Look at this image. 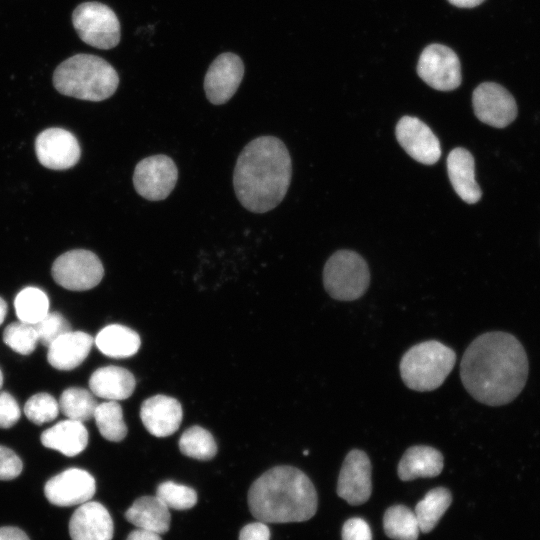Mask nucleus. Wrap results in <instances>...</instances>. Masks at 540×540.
Segmentation results:
<instances>
[{
	"label": "nucleus",
	"instance_id": "nucleus-43",
	"mask_svg": "<svg viewBox=\"0 0 540 540\" xmlns=\"http://www.w3.org/2000/svg\"><path fill=\"white\" fill-rule=\"evenodd\" d=\"M7 314V304L6 302L0 297V325L3 323L5 317Z\"/></svg>",
	"mask_w": 540,
	"mask_h": 540
},
{
	"label": "nucleus",
	"instance_id": "nucleus-20",
	"mask_svg": "<svg viewBox=\"0 0 540 540\" xmlns=\"http://www.w3.org/2000/svg\"><path fill=\"white\" fill-rule=\"evenodd\" d=\"M93 342L91 335L70 330L48 347L47 360L56 369L72 370L86 359Z\"/></svg>",
	"mask_w": 540,
	"mask_h": 540
},
{
	"label": "nucleus",
	"instance_id": "nucleus-23",
	"mask_svg": "<svg viewBox=\"0 0 540 540\" xmlns=\"http://www.w3.org/2000/svg\"><path fill=\"white\" fill-rule=\"evenodd\" d=\"M88 437V431L83 422L67 419L45 430L41 435V442L47 448L72 457L86 448Z\"/></svg>",
	"mask_w": 540,
	"mask_h": 540
},
{
	"label": "nucleus",
	"instance_id": "nucleus-11",
	"mask_svg": "<svg viewBox=\"0 0 540 540\" xmlns=\"http://www.w3.org/2000/svg\"><path fill=\"white\" fill-rule=\"evenodd\" d=\"M472 103L476 117L492 127L504 128L517 116L514 97L503 86L494 82L478 85L473 92Z\"/></svg>",
	"mask_w": 540,
	"mask_h": 540
},
{
	"label": "nucleus",
	"instance_id": "nucleus-18",
	"mask_svg": "<svg viewBox=\"0 0 540 540\" xmlns=\"http://www.w3.org/2000/svg\"><path fill=\"white\" fill-rule=\"evenodd\" d=\"M182 415L181 404L166 395H155L146 399L140 409L144 427L156 437L173 434L181 424Z\"/></svg>",
	"mask_w": 540,
	"mask_h": 540
},
{
	"label": "nucleus",
	"instance_id": "nucleus-37",
	"mask_svg": "<svg viewBox=\"0 0 540 540\" xmlns=\"http://www.w3.org/2000/svg\"><path fill=\"white\" fill-rule=\"evenodd\" d=\"M21 411L15 398L7 393H0V428H10L19 420Z\"/></svg>",
	"mask_w": 540,
	"mask_h": 540
},
{
	"label": "nucleus",
	"instance_id": "nucleus-36",
	"mask_svg": "<svg viewBox=\"0 0 540 540\" xmlns=\"http://www.w3.org/2000/svg\"><path fill=\"white\" fill-rule=\"evenodd\" d=\"M22 469L23 464L18 455L10 448L0 445V480L15 479Z\"/></svg>",
	"mask_w": 540,
	"mask_h": 540
},
{
	"label": "nucleus",
	"instance_id": "nucleus-12",
	"mask_svg": "<svg viewBox=\"0 0 540 540\" xmlns=\"http://www.w3.org/2000/svg\"><path fill=\"white\" fill-rule=\"evenodd\" d=\"M244 76V64L235 53L218 55L210 64L205 78L204 91L214 105L225 104L236 93Z\"/></svg>",
	"mask_w": 540,
	"mask_h": 540
},
{
	"label": "nucleus",
	"instance_id": "nucleus-39",
	"mask_svg": "<svg viewBox=\"0 0 540 540\" xmlns=\"http://www.w3.org/2000/svg\"><path fill=\"white\" fill-rule=\"evenodd\" d=\"M270 530L261 521L245 525L239 532V540H269Z\"/></svg>",
	"mask_w": 540,
	"mask_h": 540
},
{
	"label": "nucleus",
	"instance_id": "nucleus-41",
	"mask_svg": "<svg viewBox=\"0 0 540 540\" xmlns=\"http://www.w3.org/2000/svg\"><path fill=\"white\" fill-rule=\"evenodd\" d=\"M126 540H162L160 534L137 528L129 533Z\"/></svg>",
	"mask_w": 540,
	"mask_h": 540
},
{
	"label": "nucleus",
	"instance_id": "nucleus-30",
	"mask_svg": "<svg viewBox=\"0 0 540 540\" xmlns=\"http://www.w3.org/2000/svg\"><path fill=\"white\" fill-rule=\"evenodd\" d=\"M94 419L100 434L107 440L119 442L127 434V427L123 419L122 408L117 401H106L98 404Z\"/></svg>",
	"mask_w": 540,
	"mask_h": 540
},
{
	"label": "nucleus",
	"instance_id": "nucleus-38",
	"mask_svg": "<svg viewBox=\"0 0 540 540\" xmlns=\"http://www.w3.org/2000/svg\"><path fill=\"white\" fill-rule=\"evenodd\" d=\"M342 540H372L367 522L361 518H350L342 527Z\"/></svg>",
	"mask_w": 540,
	"mask_h": 540
},
{
	"label": "nucleus",
	"instance_id": "nucleus-10",
	"mask_svg": "<svg viewBox=\"0 0 540 540\" xmlns=\"http://www.w3.org/2000/svg\"><path fill=\"white\" fill-rule=\"evenodd\" d=\"M419 77L439 91H451L461 84V65L456 53L442 44H431L422 51L417 65Z\"/></svg>",
	"mask_w": 540,
	"mask_h": 540
},
{
	"label": "nucleus",
	"instance_id": "nucleus-15",
	"mask_svg": "<svg viewBox=\"0 0 540 540\" xmlns=\"http://www.w3.org/2000/svg\"><path fill=\"white\" fill-rule=\"evenodd\" d=\"M38 161L46 168L65 170L77 164L81 149L77 138L63 128H48L35 141Z\"/></svg>",
	"mask_w": 540,
	"mask_h": 540
},
{
	"label": "nucleus",
	"instance_id": "nucleus-19",
	"mask_svg": "<svg viewBox=\"0 0 540 540\" xmlns=\"http://www.w3.org/2000/svg\"><path fill=\"white\" fill-rule=\"evenodd\" d=\"M446 163L449 180L458 196L468 204L478 202L482 192L475 180L472 154L464 148H454L449 153Z\"/></svg>",
	"mask_w": 540,
	"mask_h": 540
},
{
	"label": "nucleus",
	"instance_id": "nucleus-14",
	"mask_svg": "<svg viewBox=\"0 0 540 540\" xmlns=\"http://www.w3.org/2000/svg\"><path fill=\"white\" fill-rule=\"evenodd\" d=\"M96 491L94 477L80 468H69L50 478L44 493L53 505L70 507L90 501Z\"/></svg>",
	"mask_w": 540,
	"mask_h": 540
},
{
	"label": "nucleus",
	"instance_id": "nucleus-8",
	"mask_svg": "<svg viewBox=\"0 0 540 540\" xmlns=\"http://www.w3.org/2000/svg\"><path fill=\"white\" fill-rule=\"evenodd\" d=\"M54 281L72 291L90 290L103 278L104 268L96 254L85 249H75L60 255L53 263Z\"/></svg>",
	"mask_w": 540,
	"mask_h": 540
},
{
	"label": "nucleus",
	"instance_id": "nucleus-29",
	"mask_svg": "<svg viewBox=\"0 0 540 540\" xmlns=\"http://www.w3.org/2000/svg\"><path fill=\"white\" fill-rule=\"evenodd\" d=\"M58 403L59 409L68 419L80 422L91 419L98 405L88 390L79 387L64 390Z\"/></svg>",
	"mask_w": 540,
	"mask_h": 540
},
{
	"label": "nucleus",
	"instance_id": "nucleus-40",
	"mask_svg": "<svg viewBox=\"0 0 540 540\" xmlns=\"http://www.w3.org/2000/svg\"><path fill=\"white\" fill-rule=\"evenodd\" d=\"M0 540H30L26 533L13 526L0 527Z\"/></svg>",
	"mask_w": 540,
	"mask_h": 540
},
{
	"label": "nucleus",
	"instance_id": "nucleus-32",
	"mask_svg": "<svg viewBox=\"0 0 540 540\" xmlns=\"http://www.w3.org/2000/svg\"><path fill=\"white\" fill-rule=\"evenodd\" d=\"M3 340L12 350L22 355L31 354L39 342L34 325L21 321L5 328Z\"/></svg>",
	"mask_w": 540,
	"mask_h": 540
},
{
	"label": "nucleus",
	"instance_id": "nucleus-28",
	"mask_svg": "<svg viewBox=\"0 0 540 540\" xmlns=\"http://www.w3.org/2000/svg\"><path fill=\"white\" fill-rule=\"evenodd\" d=\"M16 315L21 322L35 325L49 313V299L37 287H26L14 300Z\"/></svg>",
	"mask_w": 540,
	"mask_h": 540
},
{
	"label": "nucleus",
	"instance_id": "nucleus-25",
	"mask_svg": "<svg viewBox=\"0 0 540 540\" xmlns=\"http://www.w3.org/2000/svg\"><path fill=\"white\" fill-rule=\"evenodd\" d=\"M97 348L106 356L127 358L133 356L140 347V337L132 329L111 324L104 327L96 336Z\"/></svg>",
	"mask_w": 540,
	"mask_h": 540
},
{
	"label": "nucleus",
	"instance_id": "nucleus-35",
	"mask_svg": "<svg viewBox=\"0 0 540 540\" xmlns=\"http://www.w3.org/2000/svg\"><path fill=\"white\" fill-rule=\"evenodd\" d=\"M34 327L39 342L46 347H49L55 340L71 330L68 321L57 312H49Z\"/></svg>",
	"mask_w": 540,
	"mask_h": 540
},
{
	"label": "nucleus",
	"instance_id": "nucleus-31",
	"mask_svg": "<svg viewBox=\"0 0 540 540\" xmlns=\"http://www.w3.org/2000/svg\"><path fill=\"white\" fill-rule=\"evenodd\" d=\"M182 454L197 460H210L217 453V445L212 434L200 426H192L179 439Z\"/></svg>",
	"mask_w": 540,
	"mask_h": 540
},
{
	"label": "nucleus",
	"instance_id": "nucleus-1",
	"mask_svg": "<svg viewBox=\"0 0 540 540\" xmlns=\"http://www.w3.org/2000/svg\"><path fill=\"white\" fill-rule=\"evenodd\" d=\"M529 373L526 351L512 334L491 331L477 336L465 350L460 377L468 393L489 406L506 405L523 390Z\"/></svg>",
	"mask_w": 540,
	"mask_h": 540
},
{
	"label": "nucleus",
	"instance_id": "nucleus-21",
	"mask_svg": "<svg viewBox=\"0 0 540 540\" xmlns=\"http://www.w3.org/2000/svg\"><path fill=\"white\" fill-rule=\"evenodd\" d=\"M135 385L133 374L118 366L101 367L95 370L89 379L92 393L110 401L124 400L130 397Z\"/></svg>",
	"mask_w": 540,
	"mask_h": 540
},
{
	"label": "nucleus",
	"instance_id": "nucleus-6",
	"mask_svg": "<svg viewBox=\"0 0 540 540\" xmlns=\"http://www.w3.org/2000/svg\"><path fill=\"white\" fill-rule=\"evenodd\" d=\"M370 281L366 261L351 250L336 251L326 262L323 283L327 293L340 301L360 298Z\"/></svg>",
	"mask_w": 540,
	"mask_h": 540
},
{
	"label": "nucleus",
	"instance_id": "nucleus-42",
	"mask_svg": "<svg viewBox=\"0 0 540 540\" xmlns=\"http://www.w3.org/2000/svg\"><path fill=\"white\" fill-rule=\"evenodd\" d=\"M484 0H448L449 3L460 8H472L480 5Z\"/></svg>",
	"mask_w": 540,
	"mask_h": 540
},
{
	"label": "nucleus",
	"instance_id": "nucleus-5",
	"mask_svg": "<svg viewBox=\"0 0 540 540\" xmlns=\"http://www.w3.org/2000/svg\"><path fill=\"white\" fill-rule=\"evenodd\" d=\"M455 362L453 349L439 341L429 340L409 348L402 356L399 368L408 388L424 392L440 387Z\"/></svg>",
	"mask_w": 540,
	"mask_h": 540
},
{
	"label": "nucleus",
	"instance_id": "nucleus-22",
	"mask_svg": "<svg viewBox=\"0 0 540 540\" xmlns=\"http://www.w3.org/2000/svg\"><path fill=\"white\" fill-rule=\"evenodd\" d=\"M443 455L426 445L409 447L399 461L397 473L401 480L411 481L420 477H435L443 469Z\"/></svg>",
	"mask_w": 540,
	"mask_h": 540
},
{
	"label": "nucleus",
	"instance_id": "nucleus-3",
	"mask_svg": "<svg viewBox=\"0 0 540 540\" xmlns=\"http://www.w3.org/2000/svg\"><path fill=\"white\" fill-rule=\"evenodd\" d=\"M251 514L264 523L303 522L318 506L316 489L309 477L293 466H276L257 478L248 491Z\"/></svg>",
	"mask_w": 540,
	"mask_h": 540
},
{
	"label": "nucleus",
	"instance_id": "nucleus-17",
	"mask_svg": "<svg viewBox=\"0 0 540 540\" xmlns=\"http://www.w3.org/2000/svg\"><path fill=\"white\" fill-rule=\"evenodd\" d=\"M113 521L99 502L87 501L75 510L69 522L72 540H112Z\"/></svg>",
	"mask_w": 540,
	"mask_h": 540
},
{
	"label": "nucleus",
	"instance_id": "nucleus-34",
	"mask_svg": "<svg viewBox=\"0 0 540 540\" xmlns=\"http://www.w3.org/2000/svg\"><path fill=\"white\" fill-rule=\"evenodd\" d=\"M24 412L31 422L41 425L51 422L57 417L59 403L48 393H37L27 400Z\"/></svg>",
	"mask_w": 540,
	"mask_h": 540
},
{
	"label": "nucleus",
	"instance_id": "nucleus-7",
	"mask_svg": "<svg viewBox=\"0 0 540 540\" xmlns=\"http://www.w3.org/2000/svg\"><path fill=\"white\" fill-rule=\"evenodd\" d=\"M72 23L79 38L86 44L108 50L118 45L120 22L115 12L100 2H84L73 11Z\"/></svg>",
	"mask_w": 540,
	"mask_h": 540
},
{
	"label": "nucleus",
	"instance_id": "nucleus-24",
	"mask_svg": "<svg viewBox=\"0 0 540 540\" xmlns=\"http://www.w3.org/2000/svg\"><path fill=\"white\" fill-rule=\"evenodd\" d=\"M125 518L137 528L160 535L170 528L169 508L156 495L136 499L125 512Z\"/></svg>",
	"mask_w": 540,
	"mask_h": 540
},
{
	"label": "nucleus",
	"instance_id": "nucleus-26",
	"mask_svg": "<svg viewBox=\"0 0 540 540\" xmlns=\"http://www.w3.org/2000/svg\"><path fill=\"white\" fill-rule=\"evenodd\" d=\"M452 502L450 491L444 487L430 490L415 507L419 529L423 533L432 531Z\"/></svg>",
	"mask_w": 540,
	"mask_h": 540
},
{
	"label": "nucleus",
	"instance_id": "nucleus-4",
	"mask_svg": "<svg viewBox=\"0 0 540 540\" xmlns=\"http://www.w3.org/2000/svg\"><path fill=\"white\" fill-rule=\"evenodd\" d=\"M53 85L63 95L98 102L115 93L119 76L103 58L82 53L58 65L53 74Z\"/></svg>",
	"mask_w": 540,
	"mask_h": 540
},
{
	"label": "nucleus",
	"instance_id": "nucleus-9",
	"mask_svg": "<svg viewBox=\"0 0 540 540\" xmlns=\"http://www.w3.org/2000/svg\"><path fill=\"white\" fill-rule=\"evenodd\" d=\"M178 179L174 161L163 154L146 157L134 169L133 185L136 192L150 201L167 198Z\"/></svg>",
	"mask_w": 540,
	"mask_h": 540
},
{
	"label": "nucleus",
	"instance_id": "nucleus-27",
	"mask_svg": "<svg viewBox=\"0 0 540 540\" xmlns=\"http://www.w3.org/2000/svg\"><path fill=\"white\" fill-rule=\"evenodd\" d=\"M386 535L393 540H417L419 524L414 512L403 505L389 507L383 517Z\"/></svg>",
	"mask_w": 540,
	"mask_h": 540
},
{
	"label": "nucleus",
	"instance_id": "nucleus-2",
	"mask_svg": "<svg viewBox=\"0 0 540 540\" xmlns=\"http://www.w3.org/2000/svg\"><path fill=\"white\" fill-rule=\"evenodd\" d=\"M292 163L285 144L274 136H260L240 152L233 172L239 202L248 211L265 213L285 197Z\"/></svg>",
	"mask_w": 540,
	"mask_h": 540
},
{
	"label": "nucleus",
	"instance_id": "nucleus-33",
	"mask_svg": "<svg viewBox=\"0 0 540 540\" xmlns=\"http://www.w3.org/2000/svg\"><path fill=\"white\" fill-rule=\"evenodd\" d=\"M156 496L168 508L175 510H187L197 503V493L193 488L173 481L161 483L156 490Z\"/></svg>",
	"mask_w": 540,
	"mask_h": 540
},
{
	"label": "nucleus",
	"instance_id": "nucleus-16",
	"mask_svg": "<svg viewBox=\"0 0 540 540\" xmlns=\"http://www.w3.org/2000/svg\"><path fill=\"white\" fill-rule=\"evenodd\" d=\"M397 141L414 160L425 164H435L441 156L438 138L420 119L412 116L402 117L395 129Z\"/></svg>",
	"mask_w": 540,
	"mask_h": 540
},
{
	"label": "nucleus",
	"instance_id": "nucleus-13",
	"mask_svg": "<svg viewBox=\"0 0 540 540\" xmlns=\"http://www.w3.org/2000/svg\"><path fill=\"white\" fill-rule=\"evenodd\" d=\"M371 471L370 459L364 451H349L338 476V496L350 505L365 503L372 492Z\"/></svg>",
	"mask_w": 540,
	"mask_h": 540
},
{
	"label": "nucleus",
	"instance_id": "nucleus-44",
	"mask_svg": "<svg viewBox=\"0 0 540 540\" xmlns=\"http://www.w3.org/2000/svg\"><path fill=\"white\" fill-rule=\"evenodd\" d=\"M2 383H3V376H2V372L0 370V389L2 387Z\"/></svg>",
	"mask_w": 540,
	"mask_h": 540
}]
</instances>
